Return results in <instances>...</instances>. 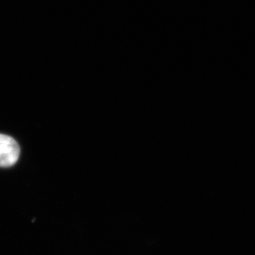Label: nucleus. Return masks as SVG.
<instances>
[{
	"mask_svg": "<svg viewBox=\"0 0 255 255\" xmlns=\"http://www.w3.org/2000/svg\"><path fill=\"white\" fill-rule=\"evenodd\" d=\"M20 147L12 137L0 134V167H10L17 162Z\"/></svg>",
	"mask_w": 255,
	"mask_h": 255,
	"instance_id": "1",
	"label": "nucleus"
}]
</instances>
